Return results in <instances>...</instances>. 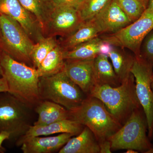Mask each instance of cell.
Listing matches in <instances>:
<instances>
[{
	"label": "cell",
	"mask_w": 153,
	"mask_h": 153,
	"mask_svg": "<svg viewBox=\"0 0 153 153\" xmlns=\"http://www.w3.org/2000/svg\"><path fill=\"white\" fill-rule=\"evenodd\" d=\"M118 5L133 22L137 20L147 7L145 0H114Z\"/></svg>",
	"instance_id": "d4e9b609"
},
{
	"label": "cell",
	"mask_w": 153,
	"mask_h": 153,
	"mask_svg": "<svg viewBox=\"0 0 153 153\" xmlns=\"http://www.w3.org/2000/svg\"><path fill=\"white\" fill-rule=\"evenodd\" d=\"M3 71L1 63V51L0 52V76H3Z\"/></svg>",
	"instance_id": "836d02e7"
},
{
	"label": "cell",
	"mask_w": 153,
	"mask_h": 153,
	"mask_svg": "<svg viewBox=\"0 0 153 153\" xmlns=\"http://www.w3.org/2000/svg\"><path fill=\"white\" fill-rule=\"evenodd\" d=\"M148 131L147 121L141 106L135 110L125 123L108 139L111 151L132 149L139 152L153 153Z\"/></svg>",
	"instance_id": "277c9868"
},
{
	"label": "cell",
	"mask_w": 153,
	"mask_h": 153,
	"mask_svg": "<svg viewBox=\"0 0 153 153\" xmlns=\"http://www.w3.org/2000/svg\"><path fill=\"white\" fill-rule=\"evenodd\" d=\"M125 153H139V152H137V151L134 150L132 149H127L126 152Z\"/></svg>",
	"instance_id": "e575fe53"
},
{
	"label": "cell",
	"mask_w": 153,
	"mask_h": 153,
	"mask_svg": "<svg viewBox=\"0 0 153 153\" xmlns=\"http://www.w3.org/2000/svg\"><path fill=\"white\" fill-rule=\"evenodd\" d=\"M68 119L87 127L99 143L108 140L122 125L107 109L100 100L87 95L82 103L68 110Z\"/></svg>",
	"instance_id": "7a4b0ae2"
},
{
	"label": "cell",
	"mask_w": 153,
	"mask_h": 153,
	"mask_svg": "<svg viewBox=\"0 0 153 153\" xmlns=\"http://www.w3.org/2000/svg\"><path fill=\"white\" fill-rule=\"evenodd\" d=\"M103 42L100 45V54L108 56V54L113 48L114 46L111 45L109 42L105 41L103 39Z\"/></svg>",
	"instance_id": "f1b7e54d"
},
{
	"label": "cell",
	"mask_w": 153,
	"mask_h": 153,
	"mask_svg": "<svg viewBox=\"0 0 153 153\" xmlns=\"http://www.w3.org/2000/svg\"><path fill=\"white\" fill-rule=\"evenodd\" d=\"M74 136L71 134L64 133L55 136L33 137L22 143L21 150L24 153H52L59 152Z\"/></svg>",
	"instance_id": "9a60e30c"
},
{
	"label": "cell",
	"mask_w": 153,
	"mask_h": 153,
	"mask_svg": "<svg viewBox=\"0 0 153 153\" xmlns=\"http://www.w3.org/2000/svg\"><path fill=\"white\" fill-rule=\"evenodd\" d=\"M153 69L152 64L135 56L131 73L134 77L137 97L146 117L148 136L150 140L153 128V92L151 87Z\"/></svg>",
	"instance_id": "9c48e42d"
},
{
	"label": "cell",
	"mask_w": 153,
	"mask_h": 153,
	"mask_svg": "<svg viewBox=\"0 0 153 153\" xmlns=\"http://www.w3.org/2000/svg\"><path fill=\"white\" fill-rule=\"evenodd\" d=\"M85 126L70 119H65L43 126L32 125L25 135L16 141L17 146L33 137L48 136L55 134L70 133L76 136L81 132Z\"/></svg>",
	"instance_id": "5bb4252c"
},
{
	"label": "cell",
	"mask_w": 153,
	"mask_h": 153,
	"mask_svg": "<svg viewBox=\"0 0 153 153\" xmlns=\"http://www.w3.org/2000/svg\"><path fill=\"white\" fill-rule=\"evenodd\" d=\"M100 36L96 37L69 49L64 50L65 60H89L94 59L100 54V45L103 42Z\"/></svg>",
	"instance_id": "7402d4cb"
},
{
	"label": "cell",
	"mask_w": 153,
	"mask_h": 153,
	"mask_svg": "<svg viewBox=\"0 0 153 153\" xmlns=\"http://www.w3.org/2000/svg\"><path fill=\"white\" fill-rule=\"evenodd\" d=\"M78 9L67 6L54 7L44 29L45 37H66L83 23Z\"/></svg>",
	"instance_id": "30bf717a"
},
{
	"label": "cell",
	"mask_w": 153,
	"mask_h": 153,
	"mask_svg": "<svg viewBox=\"0 0 153 153\" xmlns=\"http://www.w3.org/2000/svg\"><path fill=\"white\" fill-rule=\"evenodd\" d=\"M8 91V87L5 78L4 76L0 77V92Z\"/></svg>",
	"instance_id": "1f68e13d"
},
{
	"label": "cell",
	"mask_w": 153,
	"mask_h": 153,
	"mask_svg": "<svg viewBox=\"0 0 153 153\" xmlns=\"http://www.w3.org/2000/svg\"><path fill=\"white\" fill-rule=\"evenodd\" d=\"M151 87L153 92V74L152 77V81H151Z\"/></svg>",
	"instance_id": "d590c367"
},
{
	"label": "cell",
	"mask_w": 153,
	"mask_h": 153,
	"mask_svg": "<svg viewBox=\"0 0 153 153\" xmlns=\"http://www.w3.org/2000/svg\"><path fill=\"white\" fill-rule=\"evenodd\" d=\"M0 13L17 21L36 44L45 37L40 23L19 0H0Z\"/></svg>",
	"instance_id": "8fae6325"
},
{
	"label": "cell",
	"mask_w": 153,
	"mask_h": 153,
	"mask_svg": "<svg viewBox=\"0 0 153 153\" xmlns=\"http://www.w3.org/2000/svg\"><path fill=\"white\" fill-rule=\"evenodd\" d=\"M59 153H100L99 143L87 127L81 132L71 137L58 152Z\"/></svg>",
	"instance_id": "2e32d148"
},
{
	"label": "cell",
	"mask_w": 153,
	"mask_h": 153,
	"mask_svg": "<svg viewBox=\"0 0 153 153\" xmlns=\"http://www.w3.org/2000/svg\"><path fill=\"white\" fill-rule=\"evenodd\" d=\"M145 1H147L148 2V1H149V0H145Z\"/></svg>",
	"instance_id": "f35d334b"
},
{
	"label": "cell",
	"mask_w": 153,
	"mask_h": 153,
	"mask_svg": "<svg viewBox=\"0 0 153 153\" xmlns=\"http://www.w3.org/2000/svg\"><path fill=\"white\" fill-rule=\"evenodd\" d=\"M152 30L153 10L147 8L137 20L117 33L100 36L113 46L128 49L139 57L143 40Z\"/></svg>",
	"instance_id": "ba28073f"
},
{
	"label": "cell",
	"mask_w": 153,
	"mask_h": 153,
	"mask_svg": "<svg viewBox=\"0 0 153 153\" xmlns=\"http://www.w3.org/2000/svg\"><path fill=\"white\" fill-rule=\"evenodd\" d=\"M111 0H84L78 11L82 22L94 19Z\"/></svg>",
	"instance_id": "484cf974"
},
{
	"label": "cell",
	"mask_w": 153,
	"mask_h": 153,
	"mask_svg": "<svg viewBox=\"0 0 153 153\" xmlns=\"http://www.w3.org/2000/svg\"><path fill=\"white\" fill-rule=\"evenodd\" d=\"M140 57L153 65V30L143 40L140 49Z\"/></svg>",
	"instance_id": "4316f807"
},
{
	"label": "cell",
	"mask_w": 153,
	"mask_h": 153,
	"mask_svg": "<svg viewBox=\"0 0 153 153\" xmlns=\"http://www.w3.org/2000/svg\"><path fill=\"white\" fill-rule=\"evenodd\" d=\"M152 138H153V128L152 130Z\"/></svg>",
	"instance_id": "74e56055"
},
{
	"label": "cell",
	"mask_w": 153,
	"mask_h": 153,
	"mask_svg": "<svg viewBox=\"0 0 153 153\" xmlns=\"http://www.w3.org/2000/svg\"><path fill=\"white\" fill-rule=\"evenodd\" d=\"M1 63L8 87V92L34 108L41 100L39 92L40 77L37 69L15 60L1 51Z\"/></svg>",
	"instance_id": "6da1fadb"
},
{
	"label": "cell",
	"mask_w": 153,
	"mask_h": 153,
	"mask_svg": "<svg viewBox=\"0 0 153 153\" xmlns=\"http://www.w3.org/2000/svg\"><path fill=\"white\" fill-rule=\"evenodd\" d=\"M22 5L36 17L44 29L54 8L50 0H19Z\"/></svg>",
	"instance_id": "603a6c76"
},
{
	"label": "cell",
	"mask_w": 153,
	"mask_h": 153,
	"mask_svg": "<svg viewBox=\"0 0 153 153\" xmlns=\"http://www.w3.org/2000/svg\"><path fill=\"white\" fill-rule=\"evenodd\" d=\"M94 59L65 60L63 71L86 95L95 85Z\"/></svg>",
	"instance_id": "7c38bea8"
},
{
	"label": "cell",
	"mask_w": 153,
	"mask_h": 153,
	"mask_svg": "<svg viewBox=\"0 0 153 153\" xmlns=\"http://www.w3.org/2000/svg\"><path fill=\"white\" fill-rule=\"evenodd\" d=\"M147 8L153 10V0H149L148 1Z\"/></svg>",
	"instance_id": "d6a6232c"
},
{
	"label": "cell",
	"mask_w": 153,
	"mask_h": 153,
	"mask_svg": "<svg viewBox=\"0 0 153 153\" xmlns=\"http://www.w3.org/2000/svg\"><path fill=\"white\" fill-rule=\"evenodd\" d=\"M64 51L59 42L36 68L39 77L52 76L63 71L65 60L63 57Z\"/></svg>",
	"instance_id": "44dd1931"
},
{
	"label": "cell",
	"mask_w": 153,
	"mask_h": 153,
	"mask_svg": "<svg viewBox=\"0 0 153 153\" xmlns=\"http://www.w3.org/2000/svg\"><path fill=\"white\" fill-rule=\"evenodd\" d=\"M39 92L41 100L53 102L68 110L79 106L87 96L63 70L52 76L40 77Z\"/></svg>",
	"instance_id": "5b68a950"
},
{
	"label": "cell",
	"mask_w": 153,
	"mask_h": 153,
	"mask_svg": "<svg viewBox=\"0 0 153 153\" xmlns=\"http://www.w3.org/2000/svg\"><path fill=\"white\" fill-rule=\"evenodd\" d=\"M108 57L121 83L126 81L131 74L135 55L126 51L125 48L114 46Z\"/></svg>",
	"instance_id": "d6986e66"
},
{
	"label": "cell",
	"mask_w": 153,
	"mask_h": 153,
	"mask_svg": "<svg viewBox=\"0 0 153 153\" xmlns=\"http://www.w3.org/2000/svg\"><path fill=\"white\" fill-rule=\"evenodd\" d=\"M1 38V22H0V39Z\"/></svg>",
	"instance_id": "8d00e7d4"
},
{
	"label": "cell",
	"mask_w": 153,
	"mask_h": 153,
	"mask_svg": "<svg viewBox=\"0 0 153 153\" xmlns=\"http://www.w3.org/2000/svg\"><path fill=\"white\" fill-rule=\"evenodd\" d=\"M100 153H111V143L108 140L99 143Z\"/></svg>",
	"instance_id": "f546056e"
},
{
	"label": "cell",
	"mask_w": 153,
	"mask_h": 153,
	"mask_svg": "<svg viewBox=\"0 0 153 153\" xmlns=\"http://www.w3.org/2000/svg\"><path fill=\"white\" fill-rule=\"evenodd\" d=\"M58 43L55 36H47L35 44L31 54L33 67L38 68L49 52Z\"/></svg>",
	"instance_id": "cb8c5ba5"
},
{
	"label": "cell",
	"mask_w": 153,
	"mask_h": 153,
	"mask_svg": "<svg viewBox=\"0 0 153 153\" xmlns=\"http://www.w3.org/2000/svg\"><path fill=\"white\" fill-rule=\"evenodd\" d=\"M10 139V134L6 131L0 132V153H4L5 152V149L2 146L3 143L6 140Z\"/></svg>",
	"instance_id": "4dcf8cb0"
},
{
	"label": "cell",
	"mask_w": 153,
	"mask_h": 153,
	"mask_svg": "<svg viewBox=\"0 0 153 153\" xmlns=\"http://www.w3.org/2000/svg\"><path fill=\"white\" fill-rule=\"evenodd\" d=\"M94 19L100 26L102 35L114 34L132 23L114 0H111Z\"/></svg>",
	"instance_id": "4fadbf2b"
},
{
	"label": "cell",
	"mask_w": 153,
	"mask_h": 153,
	"mask_svg": "<svg viewBox=\"0 0 153 153\" xmlns=\"http://www.w3.org/2000/svg\"><path fill=\"white\" fill-rule=\"evenodd\" d=\"M102 35L100 26L95 19H93L83 22L73 33L63 37L59 42L64 50L73 47Z\"/></svg>",
	"instance_id": "e0dca14e"
},
{
	"label": "cell",
	"mask_w": 153,
	"mask_h": 153,
	"mask_svg": "<svg viewBox=\"0 0 153 153\" xmlns=\"http://www.w3.org/2000/svg\"><path fill=\"white\" fill-rule=\"evenodd\" d=\"M33 108L8 92H0V132L10 134L16 141L32 124Z\"/></svg>",
	"instance_id": "8992f818"
},
{
	"label": "cell",
	"mask_w": 153,
	"mask_h": 153,
	"mask_svg": "<svg viewBox=\"0 0 153 153\" xmlns=\"http://www.w3.org/2000/svg\"><path fill=\"white\" fill-rule=\"evenodd\" d=\"M98 98L107 109L123 125L135 110L141 107L136 92L134 77L132 74L119 86L95 85L89 95Z\"/></svg>",
	"instance_id": "3957f363"
},
{
	"label": "cell",
	"mask_w": 153,
	"mask_h": 153,
	"mask_svg": "<svg viewBox=\"0 0 153 153\" xmlns=\"http://www.w3.org/2000/svg\"><path fill=\"white\" fill-rule=\"evenodd\" d=\"M107 55L99 54L94 59L95 85L116 87L121 84Z\"/></svg>",
	"instance_id": "ffe728a7"
},
{
	"label": "cell",
	"mask_w": 153,
	"mask_h": 153,
	"mask_svg": "<svg viewBox=\"0 0 153 153\" xmlns=\"http://www.w3.org/2000/svg\"><path fill=\"white\" fill-rule=\"evenodd\" d=\"M38 114V120L33 125L43 126L68 119V110L64 107L53 102L41 100L34 108Z\"/></svg>",
	"instance_id": "ac0fdd59"
},
{
	"label": "cell",
	"mask_w": 153,
	"mask_h": 153,
	"mask_svg": "<svg viewBox=\"0 0 153 153\" xmlns=\"http://www.w3.org/2000/svg\"><path fill=\"white\" fill-rule=\"evenodd\" d=\"M0 48L15 60L33 66L31 54L35 43L17 21L0 13Z\"/></svg>",
	"instance_id": "52a82bcc"
},
{
	"label": "cell",
	"mask_w": 153,
	"mask_h": 153,
	"mask_svg": "<svg viewBox=\"0 0 153 153\" xmlns=\"http://www.w3.org/2000/svg\"><path fill=\"white\" fill-rule=\"evenodd\" d=\"M52 4L55 7H73L78 9L82 4L84 0H50Z\"/></svg>",
	"instance_id": "83f0119b"
}]
</instances>
